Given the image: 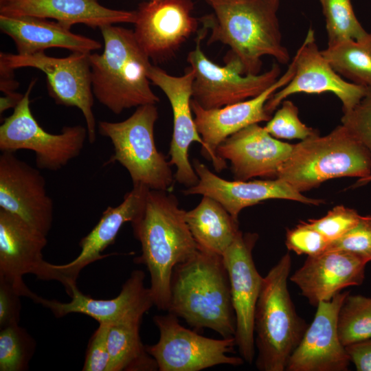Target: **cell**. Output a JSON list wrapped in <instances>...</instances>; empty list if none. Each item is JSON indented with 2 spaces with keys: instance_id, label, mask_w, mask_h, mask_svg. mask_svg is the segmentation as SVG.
<instances>
[{
  "instance_id": "cell-1",
  "label": "cell",
  "mask_w": 371,
  "mask_h": 371,
  "mask_svg": "<svg viewBox=\"0 0 371 371\" xmlns=\"http://www.w3.org/2000/svg\"><path fill=\"white\" fill-rule=\"evenodd\" d=\"M213 12L199 19L210 30L208 44L230 47L225 64L243 75L259 74L262 58L270 56L287 64L290 56L282 44L278 11L280 0H205Z\"/></svg>"
},
{
  "instance_id": "cell-2",
  "label": "cell",
  "mask_w": 371,
  "mask_h": 371,
  "mask_svg": "<svg viewBox=\"0 0 371 371\" xmlns=\"http://www.w3.org/2000/svg\"><path fill=\"white\" fill-rule=\"evenodd\" d=\"M176 196L167 191L149 190L145 207L131 223L142 254L134 262L146 266L154 305L168 311L174 268L197 251V245Z\"/></svg>"
},
{
  "instance_id": "cell-3",
  "label": "cell",
  "mask_w": 371,
  "mask_h": 371,
  "mask_svg": "<svg viewBox=\"0 0 371 371\" xmlns=\"http://www.w3.org/2000/svg\"><path fill=\"white\" fill-rule=\"evenodd\" d=\"M196 328L233 338L236 317L222 256L197 249L174 268L168 311Z\"/></svg>"
},
{
  "instance_id": "cell-4",
  "label": "cell",
  "mask_w": 371,
  "mask_h": 371,
  "mask_svg": "<svg viewBox=\"0 0 371 371\" xmlns=\"http://www.w3.org/2000/svg\"><path fill=\"white\" fill-rule=\"evenodd\" d=\"M102 54L90 53L92 89L98 101L115 114L145 104H156L158 96L150 88V58L134 32L114 24L100 28Z\"/></svg>"
},
{
  "instance_id": "cell-5",
  "label": "cell",
  "mask_w": 371,
  "mask_h": 371,
  "mask_svg": "<svg viewBox=\"0 0 371 371\" xmlns=\"http://www.w3.org/2000/svg\"><path fill=\"white\" fill-rule=\"evenodd\" d=\"M291 269L286 253L263 278L254 314L256 366L260 371H284L308 327L288 290Z\"/></svg>"
},
{
  "instance_id": "cell-6",
  "label": "cell",
  "mask_w": 371,
  "mask_h": 371,
  "mask_svg": "<svg viewBox=\"0 0 371 371\" xmlns=\"http://www.w3.org/2000/svg\"><path fill=\"white\" fill-rule=\"evenodd\" d=\"M371 175V155L342 124L325 136L294 144L277 177L299 192L310 190L327 180Z\"/></svg>"
},
{
  "instance_id": "cell-7",
  "label": "cell",
  "mask_w": 371,
  "mask_h": 371,
  "mask_svg": "<svg viewBox=\"0 0 371 371\" xmlns=\"http://www.w3.org/2000/svg\"><path fill=\"white\" fill-rule=\"evenodd\" d=\"M158 115L156 104L142 105L124 121L99 122L98 132L109 137L113 146L108 164L117 161L124 167L133 185L168 192L175 179L169 161L155 146L154 127Z\"/></svg>"
},
{
  "instance_id": "cell-8",
  "label": "cell",
  "mask_w": 371,
  "mask_h": 371,
  "mask_svg": "<svg viewBox=\"0 0 371 371\" xmlns=\"http://www.w3.org/2000/svg\"><path fill=\"white\" fill-rule=\"evenodd\" d=\"M33 79L13 113L0 126V150L16 153L30 150L34 153L36 168L57 171L81 153L88 131L81 125L64 126L60 133L44 130L32 115L30 96L36 83Z\"/></svg>"
},
{
  "instance_id": "cell-9",
  "label": "cell",
  "mask_w": 371,
  "mask_h": 371,
  "mask_svg": "<svg viewBox=\"0 0 371 371\" xmlns=\"http://www.w3.org/2000/svg\"><path fill=\"white\" fill-rule=\"evenodd\" d=\"M89 54L73 52L67 57L56 58L44 52L27 55L1 52L0 67L14 70L29 67L42 71L46 76L48 93L55 102L81 111L88 140L93 144L96 139V122Z\"/></svg>"
},
{
  "instance_id": "cell-10",
  "label": "cell",
  "mask_w": 371,
  "mask_h": 371,
  "mask_svg": "<svg viewBox=\"0 0 371 371\" xmlns=\"http://www.w3.org/2000/svg\"><path fill=\"white\" fill-rule=\"evenodd\" d=\"M153 322L159 339L146 346L159 371H199L217 365H242L241 357L229 356L236 346L235 338L216 339L202 336L179 324L178 317L168 313L155 315Z\"/></svg>"
},
{
  "instance_id": "cell-11",
  "label": "cell",
  "mask_w": 371,
  "mask_h": 371,
  "mask_svg": "<svg viewBox=\"0 0 371 371\" xmlns=\"http://www.w3.org/2000/svg\"><path fill=\"white\" fill-rule=\"evenodd\" d=\"M207 29L199 32L195 48L188 53L187 61L194 71L192 100L205 109L221 108L254 98L273 85L280 77L279 65L273 63L267 71L243 75L228 64L224 67L210 60L201 43Z\"/></svg>"
},
{
  "instance_id": "cell-12",
  "label": "cell",
  "mask_w": 371,
  "mask_h": 371,
  "mask_svg": "<svg viewBox=\"0 0 371 371\" xmlns=\"http://www.w3.org/2000/svg\"><path fill=\"white\" fill-rule=\"evenodd\" d=\"M258 237L256 234H243L240 230L223 255L236 317V344L240 357L248 363L253 362L255 356L254 314L264 278L252 256Z\"/></svg>"
},
{
  "instance_id": "cell-13",
  "label": "cell",
  "mask_w": 371,
  "mask_h": 371,
  "mask_svg": "<svg viewBox=\"0 0 371 371\" xmlns=\"http://www.w3.org/2000/svg\"><path fill=\"white\" fill-rule=\"evenodd\" d=\"M292 60L295 65L293 76L265 104V111L270 115L287 97L299 93H332L340 100L346 113L352 110L371 89L345 80L335 71L319 49L311 28Z\"/></svg>"
},
{
  "instance_id": "cell-14",
  "label": "cell",
  "mask_w": 371,
  "mask_h": 371,
  "mask_svg": "<svg viewBox=\"0 0 371 371\" xmlns=\"http://www.w3.org/2000/svg\"><path fill=\"white\" fill-rule=\"evenodd\" d=\"M295 73L293 60L286 72L259 95L248 100L221 108L205 109L192 99L194 122L203 142L201 153L212 162L217 172L226 168V161L216 154L217 147L227 137L253 124L268 122L271 115L265 111V104L271 95L283 87Z\"/></svg>"
},
{
  "instance_id": "cell-15",
  "label": "cell",
  "mask_w": 371,
  "mask_h": 371,
  "mask_svg": "<svg viewBox=\"0 0 371 371\" xmlns=\"http://www.w3.org/2000/svg\"><path fill=\"white\" fill-rule=\"evenodd\" d=\"M192 0H150L139 4L133 23L135 38L154 62L173 56L198 27Z\"/></svg>"
},
{
  "instance_id": "cell-16",
  "label": "cell",
  "mask_w": 371,
  "mask_h": 371,
  "mask_svg": "<svg viewBox=\"0 0 371 371\" xmlns=\"http://www.w3.org/2000/svg\"><path fill=\"white\" fill-rule=\"evenodd\" d=\"M0 208L24 221L45 236L54 219V203L38 168L13 152L0 155Z\"/></svg>"
},
{
  "instance_id": "cell-17",
  "label": "cell",
  "mask_w": 371,
  "mask_h": 371,
  "mask_svg": "<svg viewBox=\"0 0 371 371\" xmlns=\"http://www.w3.org/2000/svg\"><path fill=\"white\" fill-rule=\"evenodd\" d=\"M150 81L158 87L168 98L173 115V131L170 145V166L177 170L175 179L188 188L196 185L199 177L189 161L188 150L193 142L204 146L192 116L191 101L194 71L191 67L180 76L168 74L158 66L151 65L148 71Z\"/></svg>"
},
{
  "instance_id": "cell-18",
  "label": "cell",
  "mask_w": 371,
  "mask_h": 371,
  "mask_svg": "<svg viewBox=\"0 0 371 371\" xmlns=\"http://www.w3.org/2000/svg\"><path fill=\"white\" fill-rule=\"evenodd\" d=\"M47 244V236L0 208V278L21 296L32 300L37 296L23 282L24 275L32 273L41 280H49V262L43 256Z\"/></svg>"
},
{
  "instance_id": "cell-19",
  "label": "cell",
  "mask_w": 371,
  "mask_h": 371,
  "mask_svg": "<svg viewBox=\"0 0 371 371\" xmlns=\"http://www.w3.org/2000/svg\"><path fill=\"white\" fill-rule=\"evenodd\" d=\"M149 190L142 184L133 185L119 205L107 207L95 227L80 239V251L76 258L63 265L49 263L51 280L60 282L70 295L71 287L76 285V280L85 267L111 255L102 253L114 243L124 223H132L142 214Z\"/></svg>"
},
{
  "instance_id": "cell-20",
  "label": "cell",
  "mask_w": 371,
  "mask_h": 371,
  "mask_svg": "<svg viewBox=\"0 0 371 371\" xmlns=\"http://www.w3.org/2000/svg\"><path fill=\"white\" fill-rule=\"evenodd\" d=\"M339 292L320 302L312 323L291 355L286 371H346L350 360L337 330L339 308L349 294Z\"/></svg>"
},
{
  "instance_id": "cell-21",
  "label": "cell",
  "mask_w": 371,
  "mask_h": 371,
  "mask_svg": "<svg viewBox=\"0 0 371 371\" xmlns=\"http://www.w3.org/2000/svg\"><path fill=\"white\" fill-rule=\"evenodd\" d=\"M145 273L134 270L122 285L117 296L109 300L93 299L80 291L77 285L71 289V300L62 302L37 295L34 302L49 309L57 317L71 313L88 315L99 324H113L131 319H142L154 305L149 287L144 286Z\"/></svg>"
},
{
  "instance_id": "cell-22",
  "label": "cell",
  "mask_w": 371,
  "mask_h": 371,
  "mask_svg": "<svg viewBox=\"0 0 371 371\" xmlns=\"http://www.w3.org/2000/svg\"><path fill=\"white\" fill-rule=\"evenodd\" d=\"M192 166L199 181L183 190V193L207 196L216 200L237 221L244 208L268 199H287L312 205L323 203L322 200L305 196L278 178L228 181L213 173L198 159L193 160Z\"/></svg>"
},
{
  "instance_id": "cell-23",
  "label": "cell",
  "mask_w": 371,
  "mask_h": 371,
  "mask_svg": "<svg viewBox=\"0 0 371 371\" xmlns=\"http://www.w3.org/2000/svg\"><path fill=\"white\" fill-rule=\"evenodd\" d=\"M293 145L275 138L257 123L227 137L217 147L216 154L229 161L235 180L276 179Z\"/></svg>"
},
{
  "instance_id": "cell-24",
  "label": "cell",
  "mask_w": 371,
  "mask_h": 371,
  "mask_svg": "<svg viewBox=\"0 0 371 371\" xmlns=\"http://www.w3.org/2000/svg\"><path fill=\"white\" fill-rule=\"evenodd\" d=\"M368 262L343 251H326L308 256L290 280L315 306L331 300L348 286H359L364 280Z\"/></svg>"
},
{
  "instance_id": "cell-25",
  "label": "cell",
  "mask_w": 371,
  "mask_h": 371,
  "mask_svg": "<svg viewBox=\"0 0 371 371\" xmlns=\"http://www.w3.org/2000/svg\"><path fill=\"white\" fill-rule=\"evenodd\" d=\"M0 14L54 19L71 27L82 23L92 28L120 23H134L136 11L102 5L99 0H0Z\"/></svg>"
},
{
  "instance_id": "cell-26",
  "label": "cell",
  "mask_w": 371,
  "mask_h": 371,
  "mask_svg": "<svg viewBox=\"0 0 371 371\" xmlns=\"http://www.w3.org/2000/svg\"><path fill=\"white\" fill-rule=\"evenodd\" d=\"M0 30L12 39L21 55L53 47L86 53L101 48L98 41L74 34L71 27L45 18L0 14Z\"/></svg>"
},
{
  "instance_id": "cell-27",
  "label": "cell",
  "mask_w": 371,
  "mask_h": 371,
  "mask_svg": "<svg viewBox=\"0 0 371 371\" xmlns=\"http://www.w3.org/2000/svg\"><path fill=\"white\" fill-rule=\"evenodd\" d=\"M186 221L199 249L222 256L240 232L236 220L216 200L203 196Z\"/></svg>"
},
{
  "instance_id": "cell-28",
  "label": "cell",
  "mask_w": 371,
  "mask_h": 371,
  "mask_svg": "<svg viewBox=\"0 0 371 371\" xmlns=\"http://www.w3.org/2000/svg\"><path fill=\"white\" fill-rule=\"evenodd\" d=\"M142 319L111 325L108 334L109 363L107 371H155L157 362L141 339Z\"/></svg>"
},
{
  "instance_id": "cell-29",
  "label": "cell",
  "mask_w": 371,
  "mask_h": 371,
  "mask_svg": "<svg viewBox=\"0 0 371 371\" xmlns=\"http://www.w3.org/2000/svg\"><path fill=\"white\" fill-rule=\"evenodd\" d=\"M335 71L354 84L371 88V32L339 41L322 50Z\"/></svg>"
},
{
  "instance_id": "cell-30",
  "label": "cell",
  "mask_w": 371,
  "mask_h": 371,
  "mask_svg": "<svg viewBox=\"0 0 371 371\" xmlns=\"http://www.w3.org/2000/svg\"><path fill=\"white\" fill-rule=\"evenodd\" d=\"M337 330L345 347L371 339V297L349 293L338 313Z\"/></svg>"
},
{
  "instance_id": "cell-31",
  "label": "cell",
  "mask_w": 371,
  "mask_h": 371,
  "mask_svg": "<svg viewBox=\"0 0 371 371\" xmlns=\"http://www.w3.org/2000/svg\"><path fill=\"white\" fill-rule=\"evenodd\" d=\"M325 18L328 45L347 39H358L368 32L353 10L350 0H319Z\"/></svg>"
},
{
  "instance_id": "cell-32",
  "label": "cell",
  "mask_w": 371,
  "mask_h": 371,
  "mask_svg": "<svg viewBox=\"0 0 371 371\" xmlns=\"http://www.w3.org/2000/svg\"><path fill=\"white\" fill-rule=\"evenodd\" d=\"M0 371H25L36 350V341L19 324L0 329Z\"/></svg>"
},
{
  "instance_id": "cell-33",
  "label": "cell",
  "mask_w": 371,
  "mask_h": 371,
  "mask_svg": "<svg viewBox=\"0 0 371 371\" xmlns=\"http://www.w3.org/2000/svg\"><path fill=\"white\" fill-rule=\"evenodd\" d=\"M298 109L291 100H284L265 128L276 139L304 140L319 135V131L303 123Z\"/></svg>"
},
{
  "instance_id": "cell-34",
  "label": "cell",
  "mask_w": 371,
  "mask_h": 371,
  "mask_svg": "<svg viewBox=\"0 0 371 371\" xmlns=\"http://www.w3.org/2000/svg\"><path fill=\"white\" fill-rule=\"evenodd\" d=\"M361 216L354 209L337 205L328 211L324 216L317 219H308L305 223L319 232L330 243L341 237L355 226Z\"/></svg>"
},
{
  "instance_id": "cell-35",
  "label": "cell",
  "mask_w": 371,
  "mask_h": 371,
  "mask_svg": "<svg viewBox=\"0 0 371 371\" xmlns=\"http://www.w3.org/2000/svg\"><path fill=\"white\" fill-rule=\"evenodd\" d=\"M326 251H343L371 261V216H361L357 224L341 237L331 241Z\"/></svg>"
},
{
  "instance_id": "cell-36",
  "label": "cell",
  "mask_w": 371,
  "mask_h": 371,
  "mask_svg": "<svg viewBox=\"0 0 371 371\" xmlns=\"http://www.w3.org/2000/svg\"><path fill=\"white\" fill-rule=\"evenodd\" d=\"M329 241L319 232L301 221L294 228L288 229L285 245L289 251L308 256L324 252Z\"/></svg>"
},
{
  "instance_id": "cell-37",
  "label": "cell",
  "mask_w": 371,
  "mask_h": 371,
  "mask_svg": "<svg viewBox=\"0 0 371 371\" xmlns=\"http://www.w3.org/2000/svg\"><path fill=\"white\" fill-rule=\"evenodd\" d=\"M341 122L371 155V89L352 110L344 113Z\"/></svg>"
},
{
  "instance_id": "cell-38",
  "label": "cell",
  "mask_w": 371,
  "mask_h": 371,
  "mask_svg": "<svg viewBox=\"0 0 371 371\" xmlns=\"http://www.w3.org/2000/svg\"><path fill=\"white\" fill-rule=\"evenodd\" d=\"M111 324L101 323L92 335L85 354L83 371H107L109 363L108 334Z\"/></svg>"
},
{
  "instance_id": "cell-39",
  "label": "cell",
  "mask_w": 371,
  "mask_h": 371,
  "mask_svg": "<svg viewBox=\"0 0 371 371\" xmlns=\"http://www.w3.org/2000/svg\"><path fill=\"white\" fill-rule=\"evenodd\" d=\"M21 297L9 282L0 278V329L19 324Z\"/></svg>"
},
{
  "instance_id": "cell-40",
  "label": "cell",
  "mask_w": 371,
  "mask_h": 371,
  "mask_svg": "<svg viewBox=\"0 0 371 371\" xmlns=\"http://www.w3.org/2000/svg\"><path fill=\"white\" fill-rule=\"evenodd\" d=\"M350 362L358 371H371V339L345 347Z\"/></svg>"
},
{
  "instance_id": "cell-41",
  "label": "cell",
  "mask_w": 371,
  "mask_h": 371,
  "mask_svg": "<svg viewBox=\"0 0 371 371\" xmlns=\"http://www.w3.org/2000/svg\"><path fill=\"white\" fill-rule=\"evenodd\" d=\"M23 95L16 93L4 94L0 99V113L2 114L5 111L11 108L14 109L21 102Z\"/></svg>"
},
{
  "instance_id": "cell-42",
  "label": "cell",
  "mask_w": 371,
  "mask_h": 371,
  "mask_svg": "<svg viewBox=\"0 0 371 371\" xmlns=\"http://www.w3.org/2000/svg\"><path fill=\"white\" fill-rule=\"evenodd\" d=\"M370 181H371V175L366 177L359 179L355 186H362L363 184L368 183Z\"/></svg>"
},
{
  "instance_id": "cell-43",
  "label": "cell",
  "mask_w": 371,
  "mask_h": 371,
  "mask_svg": "<svg viewBox=\"0 0 371 371\" xmlns=\"http://www.w3.org/2000/svg\"><path fill=\"white\" fill-rule=\"evenodd\" d=\"M157 1H163V0H157Z\"/></svg>"
}]
</instances>
